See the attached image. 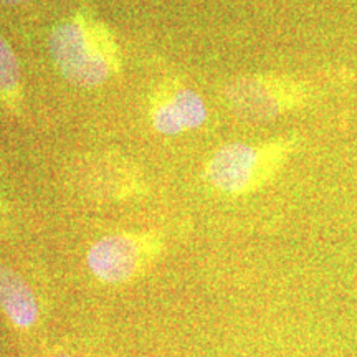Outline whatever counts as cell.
I'll return each instance as SVG.
<instances>
[{
  "label": "cell",
  "mask_w": 357,
  "mask_h": 357,
  "mask_svg": "<svg viewBox=\"0 0 357 357\" xmlns=\"http://www.w3.org/2000/svg\"><path fill=\"white\" fill-rule=\"evenodd\" d=\"M48 50L66 82L79 88H96L121 66L114 38L101 24L73 19L56 25L48 37Z\"/></svg>",
  "instance_id": "1"
},
{
  "label": "cell",
  "mask_w": 357,
  "mask_h": 357,
  "mask_svg": "<svg viewBox=\"0 0 357 357\" xmlns=\"http://www.w3.org/2000/svg\"><path fill=\"white\" fill-rule=\"evenodd\" d=\"M291 146L289 139H276L261 146L230 142L212 155L205 177L223 194H247L275 176L291 153Z\"/></svg>",
  "instance_id": "2"
},
{
  "label": "cell",
  "mask_w": 357,
  "mask_h": 357,
  "mask_svg": "<svg viewBox=\"0 0 357 357\" xmlns=\"http://www.w3.org/2000/svg\"><path fill=\"white\" fill-rule=\"evenodd\" d=\"M229 108L243 121L263 123L300 108L310 100V89L284 77H245L225 89Z\"/></svg>",
  "instance_id": "3"
},
{
  "label": "cell",
  "mask_w": 357,
  "mask_h": 357,
  "mask_svg": "<svg viewBox=\"0 0 357 357\" xmlns=\"http://www.w3.org/2000/svg\"><path fill=\"white\" fill-rule=\"evenodd\" d=\"M153 253L154 242H146L141 236L109 235L89 248L86 261L98 280L118 284L139 273Z\"/></svg>",
  "instance_id": "4"
},
{
  "label": "cell",
  "mask_w": 357,
  "mask_h": 357,
  "mask_svg": "<svg viewBox=\"0 0 357 357\" xmlns=\"http://www.w3.org/2000/svg\"><path fill=\"white\" fill-rule=\"evenodd\" d=\"M151 119L155 131L174 136L202 126L207 108L202 98L189 88H164L153 100Z\"/></svg>",
  "instance_id": "5"
},
{
  "label": "cell",
  "mask_w": 357,
  "mask_h": 357,
  "mask_svg": "<svg viewBox=\"0 0 357 357\" xmlns=\"http://www.w3.org/2000/svg\"><path fill=\"white\" fill-rule=\"evenodd\" d=\"M0 307L17 328L29 329L38 319V303L32 289L6 266H0Z\"/></svg>",
  "instance_id": "6"
},
{
  "label": "cell",
  "mask_w": 357,
  "mask_h": 357,
  "mask_svg": "<svg viewBox=\"0 0 357 357\" xmlns=\"http://www.w3.org/2000/svg\"><path fill=\"white\" fill-rule=\"evenodd\" d=\"M20 65L12 47L0 35V100L17 101L20 98Z\"/></svg>",
  "instance_id": "7"
},
{
  "label": "cell",
  "mask_w": 357,
  "mask_h": 357,
  "mask_svg": "<svg viewBox=\"0 0 357 357\" xmlns=\"http://www.w3.org/2000/svg\"><path fill=\"white\" fill-rule=\"evenodd\" d=\"M22 2H25V0H0L2 6H17V3H22Z\"/></svg>",
  "instance_id": "8"
},
{
  "label": "cell",
  "mask_w": 357,
  "mask_h": 357,
  "mask_svg": "<svg viewBox=\"0 0 357 357\" xmlns=\"http://www.w3.org/2000/svg\"><path fill=\"white\" fill-rule=\"evenodd\" d=\"M55 357H73V356H66V354H63V356H55Z\"/></svg>",
  "instance_id": "9"
}]
</instances>
